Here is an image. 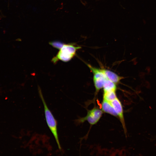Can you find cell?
<instances>
[{
  "instance_id": "6da1fadb",
  "label": "cell",
  "mask_w": 156,
  "mask_h": 156,
  "mask_svg": "<svg viewBox=\"0 0 156 156\" xmlns=\"http://www.w3.org/2000/svg\"><path fill=\"white\" fill-rule=\"evenodd\" d=\"M38 90L40 96L44 107L45 116L47 123L55 138L59 149L61 150V148L58 139L57 131V122L47 106L40 89L39 88Z\"/></svg>"
},
{
  "instance_id": "7a4b0ae2",
  "label": "cell",
  "mask_w": 156,
  "mask_h": 156,
  "mask_svg": "<svg viewBox=\"0 0 156 156\" xmlns=\"http://www.w3.org/2000/svg\"><path fill=\"white\" fill-rule=\"evenodd\" d=\"M81 48V47L75 46L73 44H64L56 56L52 58L51 61L54 64L59 60L65 62H68L75 55L77 50Z\"/></svg>"
},
{
  "instance_id": "3957f363",
  "label": "cell",
  "mask_w": 156,
  "mask_h": 156,
  "mask_svg": "<svg viewBox=\"0 0 156 156\" xmlns=\"http://www.w3.org/2000/svg\"><path fill=\"white\" fill-rule=\"evenodd\" d=\"M103 112L102 110L94 107L88 110L86 116L79 119V121L82 122L87 121L91 125H94L99 121L102 116Z\"/></svg>"
},
{
  "instance_id": "277c9868",
  "label": "cell",
  "mask_w": 156,
  "mask_h": 156,
  "mask_svg": "<svg viewBox=\"0 0 156 156\" xmlns=\"http://www.w3.org/2000/svg\"><path fill=\"white\" fill-rule=\"evenodd\" d=\"M110 102L115 110L119 118L123 127L124 131L126 134V128L123 116V108L121 103L117 97Z\"/></svg>"
},
{
  "instance_id": "5b68a950",
  "label": "cell",
  "mask_w": 156,
  "mask_h": 156,
  "mask_svg": "<svg viewBox=\"0 0 156 156\" xmlns=\"http://www.w3.org/2000/svg\"><path fill=\"white\" fill-rule=\"evenodd\" d=\"M101 107L103 112L115 117L118 116L111 103L104 99L102 102Z\"/></svg>"
},
{
  "instance_id": "8992f818",
  "label": "cell",
  "mask_w": 156,
  "mask_h": 156,
  "mask_svg": "<svg viewBox=\"0 0 156 156\" xmlns=\"http://www.w3.org/2000/svg\"><path fill=\"white\" fill-rule=\"evenodd\" d=\"M102 70L107 78L115 84L118 83L123 78L110 70L105 69H102Z\"/></svg>"
},
{
  "instance_id": "52a82bcc",
  "label": "cell",
  "mask_w": 156,
  "mask_h": 156,
  "mask_svg": "<svg viewBox=\"0 0 156 156\" xmlns=\"http://www.w3.org/2000/svg\"><path fill=\"white\" fill-rule=\"evenodd\" d=\"M87 65L93 74V78L99 77H106L103 73L102 69L96 68L93 67L89 64H87Z\"/></svg>"
},
{
  "instance_id": "ba28073f",
  "label": "cell",
  "mask_w": 156,
  "mask_h": 156,
  "mask_svg": "<svg viewBox=\"0 0 156 156\" xmlns=\"http://www.w3.org/2000/svg\"><path fill=\"white\" fill-rule=\"evenodd\" d=\"M104 92L114 90L116 91L117 87L115 83L107 78L104 82L103 86Z\"/></svg>"
},
{
  "instance_id": "9c48e42d",
  "label": "cell",
  "mask_w": 156,
  "mask_h": 156,
  "mask_svg": "<svg viewBox=\"0 0 156 156\" xmlns=\"http://www.w3.org/2000/svg\"><path fill=\"white\" fill-rule=\"evenodd\" d=\"M106 79L107 77L93 78L94 83L96 92H98L101 89L103 88L104 82Z\"/></svg>"
},
{
  "instance_id": "30bf717a",
  "label": "cell",
  "mask_w": 156,
  "mask_h": 156,
  "mask_svg": "<svg viewBox=\"0 0 156 156\" xmlns=\"http://www.w3.org/2000/svg\"><path fill=\"white\" fill-rule=\"evenodd\" d=\"M116 97L115 91L112 90L104 92L103 99L109 102H111Z\"/></svg>"
},
{
  "instance_id": "8fae6325",
  "label": "cell",
  "mask_w": 156,
  "mask_h": 156,
  "mask_svg": "<svg viewBox=\"0 0 156 156\" xmlns=\"http://www.w3.org/2000/svg\"><path fill=\"white\" fill-rule=\"evenodd\" d=\"M49 44L54 48L60 50L64 44L59 41H55L50 42Z\"/></svg>"
}]
</instances>
